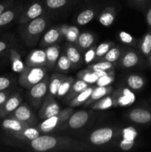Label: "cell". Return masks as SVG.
<instances>
[{"label": "cell", "mask_w": 151, "mask_h": 152, "mask_svg": "<svg viewBox=\"0 0 151 152\" xmlns=\"http://www.w3.org/2000/svg\"><path fill=\"white\" fill-rule=\"evenodd\" d=\"M45 77V71L41 67H33L24 71L19 77L21 86L26 88L32 87L34 85L42 81Z\"/></svg>", "instance_id": "cell-1"}, {"label": "cell", "mask_w": 151, "mask_h": 152, "mask_svg": "<svg viewBox=\"0 0 151 152\" xmlns=\"http://www.w3.org/2000/svg\"><path fill=\"white\" fill-rule=\"evenodd\" d=\"M31 147L36 151H47L56 147L58 140L56 137L48 135L38 136L35 140H31Z\"/></svg>", "instance_id": "cell-2"}, {"label": "cell", "mask_w": 151, "mask_h": 152, "mask_svg": "<svg viewBox=\"0 0 151 152\" xmlns=\"http://www.w3.org/2000/svg\"><path fill=\"white\" fill-rule=\"evenodd\" d=\"M113 134L114 132L111 128H101L92 132L90 136V141L93 145H104L112 140Z\"/></svg>", "instance_id": "cell-3"}, {"label": "cell", "mask_w": 151, "mask_h": 152, "mask_svg": "<svg viewBox=\"0 0 151 152\" xmlns=\"http://www.w3.org/2000/svg\"><path fill=\"white\" fill-rule=\"evenodd\" d=\"M128 117L137 124L146 125L151 123V110L145 108H136L130 111Z\"/></svg>", "instance_id": "cell-4"}, {"label": "cell", "mask_w": 151, "mask_h": 152, "mask_svg": "<svg viewBox=\"0 0 151 152\" xmlns=\"http://www.w3.org/2000/svg\"><path fill=\"white\" fill-rule=\"evenodd\" d=\"M28 127L25 122L19 121L13 117L5 118L1 123V128L8 134H16L22 132Z\"/></svg>", "instance_id": "cell-5"}, {"label": "cell", "mask_w": 151, "mask_h": 152, "mask_svg": "<svg viewBox=\"0 0 151 152\" xmlns=\"http://www.w3.org/2000/svg\"><path fill=\"white\" fill-rule=\"evenodd\" d=\"M21 98L19 94L10 95L6 102L0 107V118L7 117L20 105Z\"/></svg>", "instance_id": "cell-6"}, {"label": "cell", "mask_w": 151, "mask_h": 152, "mask_svg": "<svg viewBox=\"0 0 151 152\" xmlns=\"http://www.w3.org/2000/svg\"><path fill=\"white\" fill-rule=\"evenodd\" d=\"M89 120V114L85 111L80 110L76 111L68 119V126L73 129L82 128Z\"/></svg>", "instance_id": "cell-7"}, {"label": "cell", "mask_w": 151, "mask_h": 152, "mask_svg": "<svg viewBox=\"0 0 151 152\" xmlns=\"http://www.w3.org/2000/svg\"><path fill=\"white\" fill-rule=\"evenodd\" d=\"M60 111V107L59 104L53 99L47 98L44 105L39 111V116L41 118H48V117L57 116Z\"/></svg>", "instance_id": "cell-8"}, {"label": "cell", "mask_w": 151, "mask_h": 152, "mask_svg": "<svg viewBox=\"0 0 151 152\" xmlns=\"http://www.w3.org/2000/svg\"><path fill=\"white\" fill-rule=\"evenodd\" d=\"M48 89V80H43L31 87L30 96L34 101H41L45 96Z\"/></svg>", "instance_id": "cell-9"}, {"label": "cell", "mask_w": 151, "mask_h": 152, "mask_svg": "<svg viewBox=\"0 0 151 152\" xmlns=\"http://www.w3.org/2000/svg\"><path fill=\"white\" fill-rule=\"evenodd\" d=\"M47 63L46 53L43 50H35L31 52L27 59V64L31 67H40Z\"/></svg>", "instance_id": "cell-10"}, {"label": "cell", "mask_w": 151, "mask_h": 152, "mask_svg": "<svg viewBox=\"0 0 151 152\" xmlns=\"http://www.w3.org/2000/svg\"><path fill=\"white\" fill-rule=\"evenodd\" d=\"M46 28V21L42 18L33 19L28 26V31L30 35H38L44 31Z\"/></svg>", "instance_id": "cell-11"}, {"label": "cell", "mask_w": 151, "mask_h": 152, "mask_svg": "<svg viewBox=\"0 0 151 152\" xmlns=\"http://www.w3.org/2000/svg\"><path fill=\"white\" fill-rule=\"evenodd\" d=\"M9 117L25 123L30 120L32 117V113L30 109L25 105H19L14 111L11 113V114H10Z\"/></svg>", "instance_id": "cell-12"}, {"label": "cell", "mask_w": 151, "mask_h": 152, "mask_svg": "<svg viewBox=\"0 0 151 152\" xmlns=\"http://www.w3.org/2000/svg\"><path fill=\"white\" fill-rule=\"evenodd\" d=\"M140 62L139 54L134 50H128L123 56L121 63L124 68H130L136 66Z\"/></svg>", "instance_id": "cell-13"}, {"label": "cell", "mask_w": 151, "mask_h": 152, "mask_svg": "<svg viewBox=\"0 0 151 152\" xmlns=\"http://www.w3.org/2000/svg\"><path fill=\"white\" fill-rule=\"evenodd\" d=\"M136 97L135 95L130 89L123 88L121 90V94L117 98L116 102L118 105L121 106H126L130 105L134 102Z\"/></svg>", "instance_id": "cell-14"}, {"label": "cell", "mask_w": 151, "mask_h": 152, "mask_svg": "<svg viewBox=\"0 0 151 152\" xmlns=\"http://www.w3.org/2000/svg\"><path fill=\"white\" fill-rule=\"evenodd\" d=\"M139 48L144 57H148L151 53V29L139 41Z\"/></svg>", "instance_id": "cell-15"}, {"label": "cell", "mask_w": 151, "mask_h": 152, "mask_svg": "<svg viewBox=\"0 0 151 152\" xmlns=\"http://www.w3.org/2000/svg\"><path fill=\"white\" fill-rule=\"evenodd\" d=\"M127 84L130 88L134 91H139L144 86L145 80L142 76L139 74H131L127 77Z\"/></svg>", "instance_id": "cell-16"}, {"label": "cell", "mask_w": 151, "mask_h": 152, "mask_svg": "<svg viewBox=\"0 0 151 152\" xmlns=\"http://www.w3.org/2000/svg\"><path fill=\"white\" fill-rule=\"evenodd\" d=\"M8 134L13 136L14 137L20 138V139L25 138V139L29 140H35L36 138H37L38 136H40L39 132H38L36 129H35V128L31 127H27L26 129H25L22 132H19V133Z\"/></svg>", "instance_id": "cell-17"}, {"label": "cell", "mask_w": 151, "mask_h": 152, "mask_svg": "<svg viewBox=\"0 0 151 152\" xmlns=\"http://www.w3.org/2000/svg\"><path fill=\"white\" fill-rule=\"evenodd\" d=\"M66 79V77L60 74H54L52 77L50 83L48 84L49 93L51 96H56L57 94L58 90L60 87L62 82Z\"/></svg>", "instance_id": "cell-18"}, {"label": "cell", "mask_w": 151, "mask_h": 152, "mask_svg": "<svg viewBox=\"0 0 151 152\" xmlns=\"http://www.w3.org/2000/svg\"><path fill=\"white\" fill-rule=\"evenodd\" d=\"M59 123H60V120H59L58 115L48 117V118H46L39 125V129L44 133L51 132L58 126Z\"/></svg>", "instance_id": "cell-19"}, {"label": "cell", "mask_w": 151, "mask_h": 152, "mask_svg": "<svg viewBox=\"0 0 151 152\" xmlns=\"http://www.w3.org/2000/svg\"><path fill=\"white\" fill-rule=\"evenodd\" d=\"M47 62L50 66L56 63L60 54V49L58 46H50L45 50Z\"/></svg>", "instance_id": "cell-20"}, {"label": "cell", "mask_w": 151, "mask_h": 152, "mask_svg": "<svg viewBox=\"0 0 151 152\" xmlns=\"http://www.w3.org/2000/svg\"><path fill=\"white\" fill-rule=\"evenodd\" d=\"M111 91V88L110 86H97L93 88V92L90 96V102L92 101L99 100L101 98L106 96Z\"/></svg>", "instance_id": "cell-21"}, {"label": "cell", "mask_w": 151, "mask_h": 152, "mask_svg": "<svg viewBox=\"0 0 151 152\" xmlns=\"http://www.w3.org/2000/svg\"><path fill=\"white\" fill-rule=\"evenodd\" d=\"M93 88L92 87H88L84 90L83 91L78 93L76 96H75L73 99L71 101L70 104L72 106H76V105H79L80 104L83 103L87 99H89L92 92H93Z\"/></svg>", "instance_id": "cell-22"}, {"label": "cell", "mask_w": 151, "mask_h": 152, "mask_svg": "<svg viewBox=\"0 0 151 152\" xmlns=\"http://www.w3.org/2000/svg\"><path fill=\"white\" fill-rule=\"evenodd\" d=\"M77 40L81 48L87 49L91 47V45L94 42V37L90 33L84 32L78 36Z\"/></svg>", "instance_id": "cell-23"}, {"label": "cell", "mask_w": 151, "mask_h": 152, "mask_svg": "<svg viewBox=\"0 0 151 152\" xmlns=\"http://www.w3.org/2000/svg\"><path fill=\"white\" fill-rule=\"evenodd\" d=\"M15 16H16V11L14 9L7 7L0 14V28L5 26L13 22Z\"/></svg>", "instance_id": "cell-24"}, {"label": "cell", "mask_w": 151, "mask_h": 152, "mask_svg": "<svg viewBox=\"0 0 151 152\" xmlns=\"http://www.w3.org/2000/svg\"><path fill=\"white\" fill-rule=\"evenodd\" d=\"M95 13L92 9H86L81 11L77 16V23L80 25H87L93 19Z\"/></svg>", "instance_id": "cell-25"}, {"label": "cell", "mask_w": 151, "mask_h": 152, "mask_svg": "<svg viewBox=\"0 0 151 152\" xmlns=\"http://www.w3.org/2000/svg\"><path fill=\"white\" fill-rule=\"evenodd\" d=\"M113 13V9L107 8L99 17V22L105 27H108L112 25L115 19V16Z\"/></svg>", "instance_id": "cell-26"}, {"label": "cell", "mask_w": 151, "mask_h": 152, "mask_svg": "<svg viewBox=\"0 0 151 152\" xmlns=\"http://www.w3.org/2000/svg\"><path fill=\"white\" fill-rule=\"evenodd\" d=\"M43 11L42 6L38 2H34L31 4L26 12V17L30 19H34L38 17Z\"/></svg>", "instance_id": "cell-27"}, {"label": "cell", "mask_w": 151, "mask_h": 152, "mask_svg": "<svg viewBox=\"0 0 151 152\" xmlns=\"http://www.w3.org/2000/svg\"><path fill=\"white\" fill-rule=\"evenodd\" d=\"M113 105V98L109 96H105L99 99V101L94 104L93 108L96 110H106L111 108Z\"/></svg>", "instance_id": "cell-28"}, {"label": "cell", "mask_w": 151, "mask_h": 152, "mask_svg": "<svg viewBox=\"0 0 151 152\" xmlns=\"http://www.w3.org/2000/svg\"><path fill=\"white\" fill-rule=\"evenodd\" d=\"M73 79L72 77H69V78H66L61 84L60 87H59V90H58L57 94L56 96L58 97H62V96H65L69 92V91L71 89V87L73 83Z\"/></svg>", "instance_id": "cell-29"}, {"label": "cell", "mask_w": 151, "mask_h": 152, "mask_svg": "<svg viewBox=\"0 0 151 152\" xmlns=\"http://www.w3.org/2000/svg\"><path fill=\"white\" fill-rule=\"evenodd\" d=\"M66 55L72 64H77L81 60V54L78 49L73 46H69L67 48Z\"/></svg>", "instance_id": "cell-30"}, {"label": "cell", "mask_w": 151, "mask_h": 152, "mask_svg": "<svg viewBox=\"0 0 151 152\" xmlns=\"http://www.w3.org/2000/svg\"><path fill=\"white\" fill-rule=\"evenodd\" d=\"M78 77H79L81 80H84V82L88 83L89 85H92L96 83V81L98 80V79H99V77L96 76V74H95L93 71H83V72H81L78 74Z\"/></svg>", "instance_id": "cell-31"}, {"label": "cell", "mask_w": 151, "mask_h": 152, "mask_svg": "<svg viewBox=\"0 0 151 152\" xmlns=\"http://www.w3.org/2000/svg\"><path fill=\"white\" fill-rule=\"evenodd\" d=\"M59 32L58 31V30L56 29H50L44 34V42L46 44H53L55 42L57 41L59 38Z\"/></svg>", "instance_id": "cell-32"}, {"label": "cell", "mask_w": 151, "mask_h": 152, "mask_svg": "<svg viewBox=\"0 0 151 152\" xmlns=\"http://www.w3.org/2000/svg\"><path fill=\"white\" fill-rule=\"evenodd\" d=\"M89 87V84L87 83L86 82H84L82 80H78L76 82L73 83V86L71 87V92L73 94H78L80 92L83 91L84 90H85L87 88Z\"/></svg>", "instance_id": "cell-33"}, {"label": "cell", "mask_w": 151, "mask_h": 152, "mask_svg": "<svg viewBox=\"0 0 151 152\" xmlns=\"http://www.w3.org/2000/svg\"><path fill=\"white\" fill-rule=\"evenodd\" d=\"M71 64L72 63L70 61V59H68L67 55H62L61 56H59L57 62H56L57 67L61 71H68V70H69L71 67Z\"/></svg>", "instance_id": "cell-34"}, {"label": "cell", "mask_w": 151, "mask_h": 152, "mask_svg": "<svg viewBox=\"0 0 151 152\" xmlns=\"http://www.w3.org/2000/svg\"><path fill=\"white\" fill-rule=\"evenodd\" d=\"M120 54H121L120 50L118 48H113L107 52L106 54L105 55V60L110 62H115L119 59Z\"/></svg>", "instance_id": "cell-35"}, {"label": "cell", "mask_w": 151, "mask_h": 152, "mask_svg": "<svg viewBox=\"0 0 151 152\" xmlns=\"http://www.w3.org/2000/svg\"><path fill=\"white\" fill-rule=\"evenodd\" d=\"M113 68L112 62H110L108 61H104V62H98L94 64L90 67L91 71H108L110 70H112Z\"/></svg>", "instance_id": "cell-36"}, {"label": "cell", "mask_w": 151, "mask_h": 152, "mask_svg": "<svg viewBox=\"0 0 151 152\" xmlns=\"http://www.w3.org/2000/svg\"><path fill=\"white\" fill-rule=\"evenodd\" d=\"M110 43L103 42L99 45L96 50V56L97 57H101V56H105L107 52L110 49Z\"/></svg>", "instance_id": "cell-37"}, {"label": "cell", "mask_w": 151, "mask_h": 152, "mask_svg": "<svg viewBox=\"0 0 151 152\" xmlns=\"http://www.w3.org/2000/svg\"><path fill=\"white\" fill-rule=\"evenodd\" d=\"M122 133L123 139L129 140H135L136 136H137V132L133 127L125 128L123 130Z\"/></svg>", "instance_id": "cell-38"}, {"label": "cell", "mask_w": 151, "mask_h": 152, "mask_svg": "<svg viewBox=\"0 0 151 152\" xmlns=\"http://www.w3.org/2000/svg\"><path fill=\"white\" fill-rule=\"evenodd\" d=\"M113 76L108 74V75H105L103 76V77H99L96 83L97 86H109L113 82Z\"/></svg>", "instance_id": "cell-39"}, {"label": "cell", "mask_w": 151, "mask_h": 152, "mask_svg": "<svg viewBox=\"0 0 151 152\" xmlns=\"http://www.w3.org/2000/svg\"><path fill=\"white\" fill-rule=\"evenodd\" d=\"M45 3L49 8L58 9L64 7L67 4V0H45Z\"/></svg>", "instance_id": "cell-40"}, {"label": "cell", "mask_w": 151, "mask_h": 152, "mask_svg": "<svg viewBox=\"0 0 151 152\" xmlns=\"http://www.w3.org/2000/svg\"><path fill=\"white\" fill-rule=\"evenodd\" d=\"M78 31L74 27H70V28H68V31L66 32V37L69 41L70 42H74L76 39H78L77 37H78Z\"/></svg>", "instance_id": "cell-41"}, {"label": "cell", "mask_w": 151, "mask_h": 152, "mask_svg": "<svg viewBox=\"0 0 151 152\" xmlns=\"http://www.w3.org/2000/svg\"><path fill=\"white\" fill-rule=\"evenodd\" d=\"M118 37H119L120 40L122 42L125 43V44L130 45L132 43H133V42H134L133 37L129 33L125 32V31H121L119 33V34H118Z\"/></svg>", "instance_id": "cell-42"}, {"label": "cell", "mask_w": 151, "mask_h": 152, "mask_svg": "<svg viewBox=\"0 0 151 152\" xmlns=\"http://www.w3.org/2000/svg\"><path fill=\"white\" fill-rule=\"evenodd\" d=\"M12 68L15 72H22L24 71V64L20 60V58L17 57L13 59Z\"/></svg>", "instance_id": "cell-43"}, {"label": "cell", "mask_w": 151, "mask_h": 152, "mask_svg": "<svg viewBox=\"0 0 151 152\" xmlns=\"http://www.w3.org/2000/svg\"><path fill=\"white\" fill-rule=\"evenodd\" d=\"M73 109L71 108H65V109L62 110V111H59L58 117H59L60 122L65 121L66 120L69 119L70 116L72 115Z\"/></svg>", "instance_id": "cell-44"}, {"label": "cell", "mask_w": 151, "mask_h": 152, "mask_svg": "<svg viewBox=\"0 0 151 152\" xmlns=\"http://www.w3.org/2000/svg\"><path fill=\"white\" fill-rule=\"evenodd\" d=\"M135 143V140H129L122 139V140L120 142L119 146L121 149L124 151H129L133 147Z\"/></svg>", "instance_id": "cell-45"}, {"label": "cell", "mask_w": 151, "mask_h": 152, "mask_svg": "<svg viewBox=\"0 0 151 152\" xmlns=\"http://www.w3.org/2000/svg\"><path fill=\"white\" fill-rule=\"evenodd\" d=\"M11 85V80L7 77H0V91L7 90Z\"/></svg>", "instance_id": "cell-46"}, {"label": "cell", "mask_w": 151, "mask_h": 152, "mask_svg": "<svg viewBox=\"0 0 151 152\" xmlns=\"http://www.w3.org/2000/svg\"><path fill=\"white\" fill-rule=\"evenodd\" d=\"M95 56H96V50L94 49H90L87 50L84 54V62L86 64H89L94 59Z\"/></svg>", "instance_id": "cell-47"}, {"label": "cell", "mask_w": 151, "mask_h": 152, "mask_svg": "<svg viewBox=\"0 0 151 152\" xmlns=\"http://www.w3.org/2000/svg\"><path fill=\"white\" fill-rule=\"evenodd\" d=\"M10 96V93L7 90L0 91V107L6 102L9 96Z\"/></svg>", "instance_id": "cell-48"}, {"label": "cell", "mask_w": 151, "mask_h": 152, "mask_svg": "<svg viewBox=\"0 0 151 152\" xmlns=\"http://www.w3.org/2000/svg\"><path fill=\"white\" fill-rule=\"evenodd\" d=\"M12 3H13V0H5V1L0 2V14L4 10H5L7 7H10Z\"/></svg>", "instance_id": "cell-49"}, {"label": "cell", "mask_w": 151, "mask_h": 152, "mask_svg": "<svg viewBox=\"0 0 151 152\" xmlns=\"http://www.w3.org/2000/svg\"><path fill=\"white\" fill-rule=\"evenodd\" d=\"M145 18H146V22L147 24V26L149 27L150 29H151V6L147 10Z\"/></svg>", "instance_id": "cell-50"}, {"label": "cell", "mask_w": 151, "mask_h": 152, "mask_svg": "<svg viewBox=\"0 0 151 152\" xmlns=\"http://www.w3.org/2000/svg\"><path fill=\"white\" fill-rule=\"evenodd\" d=\"M8 45L6 42L5 41H3V40H0V53L4 51L6 48H7Z\"/></svg>", "instance_id": "cell-51"}, {"label": "cell", "mask_w": 151, "mask_h": 152, "mask_svg": "<svg viewBox=\"0 0 151 152\" xmlns=\"http://www.w3.org/2000/svg\"><path fill=\"white\" fill-rule=\"evenodd\" d=\"M133 1H134L135 3H136V4H141V5H142V4H144V3L146 2L147 0H133Z\"/></svg>", "instance_id": "cell-52"}, {"label": "cell", "mask_w": 151, "mask_h": 152, "mask_svg": "<svg viewBox=\"0 0 151 152\" xmlns=\"http://www.w3.org/2000/svg\"><path fill=\"white\" fill-rule=\"evenodd\" d=\"M147 63H148V65H149V67L151 69V53H150V55L147 57Z\"/></svg>", "instance_id": "cell-53"}]
</instances>
